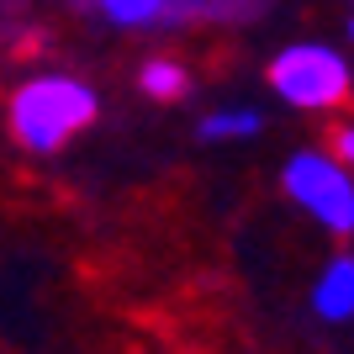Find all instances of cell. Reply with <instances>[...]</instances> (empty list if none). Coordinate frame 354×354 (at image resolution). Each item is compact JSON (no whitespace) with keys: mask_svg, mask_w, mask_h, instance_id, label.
<instances>
[{"mask_svg":"<svg viewBox=\"0 0 354 354\" xmlns=\"http://www.w3.org/2000/svg\"><path fill=\"white\" fill-rule=\"evenodd\" d=\"M138 85H143L153 101H180V95L191 90V74L175 59H148L143 69H138Z\"/></svg>","mask_w":354,"mask_h":354,"instance_id":"8992f818","label":"cell"},{"mask_svg":"<svg viewBox=\"0 0 354 354\" xmlns=\"http://www.w3.org/2000/svg\"><path fill=\"white\" fill-rule=\"evenodd\" d=\"M270 90L296 111H333L349 101L354 74L349 59L328 43H286L270 59Z\"/></svg>","mask_w":354,"mask_h":354,"instance_id":"7a4b0ae2","label":"cell"},{"mask_svg":"<svg viewBox=\"0 0 354 354\" xmlns=\"http://www.w3.org/2000/svg\"><path fill=\"white\" fill-rule=\"evenodd\" d=\"M349 37H354V16H349Z\"/></svg>","mask_w":354,"mask_h":354,"instance_id":"9c48e42d","label":"cell"},{"mask_svg":"<svg viewBox=\"0 0 354 354\" xmlns=\"http://www.w3.org/2000/svg\"><path fill=\"white\" fill-rule=\"evenodd\" d=\"M259 133V111L249 106H222L212 117H201V138L207 143H222V138H254Z\"/></svg>","mask_w":354,"mask_h":354,"instance_id":"52a82bcc","label":"cell"},{"mask_svg":"<svg viewBox=\"0 0 354 354\" xmlns=\"http://www.w3.org/2000/svg\"><path fill=\"white\" fill-rule=\"evenodd\" d=\"M95 122V90L74 74H32L6 106V127L27 153H59Z\"/></svg>","mask_w":354,"mask_h":354,"instance_id":"6da1fadb","label":"cell"},{"mask_svg":"<svg viewBox=\"0 0 354 354\" xmlns=\"http://www.w3.org/2000/svg\"><path fill=\"white\" fill-rule=\"evenodd\" d=\"M312 312L323 323H349L354 317V254H339L328 259V270L312 286Z\"/></svg>","mask_w":354,"mask_h":354,"instance_id":"277c9868","label":"cell"},{"mask_svg":"<svg viewBox=\"0 0 354 354\" xmlns=\"http://www.w3.org/2000/svg\"><path fill=\"white\" fill-rule=\"evenodd\" d=\"M281 180H286V196H291L307 217L323 222L333 238L354 233V175H349V164H339L333 153L307 148V153H291V159H286Z\"/></svg>","mask_w":354,"mask_h":354,"instance_id":"3957f363","label":"cell"},{"mask_svg":"<svg viewBox=\"0 0 354 354\" xmlns=\"http://www.w3.org/2000/svg\"><path fill=\"white\" fill-rule=\"evenodd\" d=\"M328 153L354 169V122H333V127H328Z\"/></svg>","mask_w":354,"mask_h":354,"instance_id":"ba28073f","label":"cell"},{"mask_svg":"<svg viewBox=\"0 0 354 354\" xmlns=\"http://www.w3.org/2000/svg\"><path fill=\"white\" fill-rule=\"evenodd\" d=\"M74 6L101 16V21H111V27H127V32L169 27V0H74Z\"/></svg>","mask_w":354,"mask_h":354,"instance_id":"5b68a950","label":"cell"}]
</instances>
